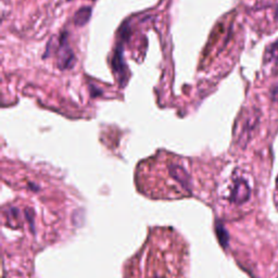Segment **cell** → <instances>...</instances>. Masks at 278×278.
I'll use <instances>...</instances> for the list:
<instances>
[{
  "mask_svg": "<svg viewBox=\"0 0 278 278\" xmlns=\"http://www.w3.org/2000/svg\"><path fill=\"white\" fill-rule=\"evenodd\" d=\"M250 192H251V190H250L249 184L243 178H237L235 181L233 190H231L230 200L238 203V205H242V203L249 200Z\"/></svg>",
  "mask_w": 278,
  "mask_h": 278,
  "instance_id": "obj_2",
  "label": "cell"
},
{
  "mask_svg": "<svg viewBox=\"0 0 278 278\" xmlns=\"http://www.w3.org/2000/svg\"><path fill=\"white\" fill-rule=\"evenodd\" d=\"M276 17L278 18V9H277V10H276Z\"/></svg>",
  "mask_w": 278,
  "mask_h": 278,
  "instance_id": "obj_9",
  "label": "cell"
},
{
  "mask_svg": "<svg viewBox=\"0 0 278 278\" xmlns=\"http://www.w3.org/2000/svg\"><path fill=\"white\" fill-rule=\"evenodd\" d=\"M271 98L274 103L278 104V84L274 85L271 89Z\"/></svg>",
  "mask_w": 278,
  "mask_h": 278,
  "instance_id": "obj_8",
  "label": "cell"
},
{
  "mask_svg": "<svg viewBox=\"0 0 278 278\" xmlns=\"http://www.w3.org/2000/svg\"><path fill=\"white\" fill-rule=\"evenodd\" d=\"M91 16V8L90 7H83L74 15V23L77 26H84Z\"/></svg>",
  "mask_w": 278,
  "mask_h": 278,
  "instance_id": "obj_5",
  "label": "cell"
},
{
  "mask_svg": "<svg viewBox=\"0 0 278 278\" xmlns=\"http://www.w3.org/2000/svg\"><path fill=\"white\" fill-rule=\"evenodd\" d=\"M217 233L220 234V240H221V243L223 244L224 246L227 245V240H228V235L227 233L225 231V229L223 227H220L217 229Z\"/></svg>",
  "mask_w": 278,
  "mask_h": 278,
  "instance_id": "obj_7",
  "label": "cell"
},
{
  "mask_svg": "<svg viewBox=\"0 0 278 278\" xmlns=\"http://www.w3.org/2000/svg\"><path fill=\"white\" fill-rule=\"evenodd\" d=\"M265 60L267 62L278 61V41L267 47L265 51Z\"/></svg>",
  "mask_w": 278,
  "mask_h": 278,
  "instance_id": "obj_6",
  "label": "cell"
},
{
  "mask_svg": "<svg viewBox=\"0 0 278 278\" xmlns=\"http://www.w3.org/2000/svg\"><path fill=\"white\" fill-rule=\"evenodd\" d=\"M277 183H278V176H277Z\"/></svg>",
  "mask_w": 278,
  "mask_h": 278,
  "instance_id": "obj_10",
  "label": "cell"
},
{
  "mask_svg": "<svg viewBox=\"0 0 278 278\" xmlns=\"http://www.w3.org/2000/svg\"><path fill=\"white\" fill-rule=\"evenodd\" d=\"M257 125H259V115L254 114L247 118V122L244 126L243 133H242V139H240V141H242L245 145H247L250 139H251V137L253 136Z\"/></svg>",
  "mask_w": 278,
  "mask_h": 278,
  "instance_id": "obj_3",
  "label": "cell"
},
{
  "mask_svg": "<svg viewBox=\"0 0 278 278\" xmlns=\"http://www.w3.org/2000/svg\"><path fill=\"white\" fill-rule=\"evenodd\" d=\"M112 67H113V70L116 73L121 74V75H123V74L126 71L125 62H124V57H123V47H122V45H118V47L116 48V50L114 52L113 59H112Z\"/></svg>",
  "mask_w": 278,
  "mask_h": 278,
  "instance_id": "obj_4",
  "label": "cell"
},
{
  "mask_svg": "<svg viewBox=\"0 0 278 278\" xmlns=\"http://www.w3.org/2000/svg\"><path fill=\"white\" fill-rule=\"evenodd\" d=\"M75 58H74V53L72 52L71 48L68 46L67 36L63 34L60 41V52L58 58V66L61 70L71 69L74 66Z\"/></svg>",
  "mask_w": 278,
  "mask_h": 278,
  "instance_id": "obj_1",
  "label": "cell"
}]
</instances>
